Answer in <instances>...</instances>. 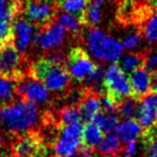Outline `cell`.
I'll return each instance as SVG.
<instances>
[{
    "instance_id": "obj_6",
    "label": "cell",
    "mask_w": 157,
    "mask_h": 157,
    "mask_svg": "<svg viewBox=\"0 0 157 157\" xmlns=\"http://www.w3.org/2000/svg\"><path fill=\"white\" fill-rule=\"evenodd\" d=\"M67 70L69 75L78 82H88L98 65L81 46H74L68 53Z\"/></svg>"
},
{
    "instance_id": "obj_10",
    "label": "cell",
    "mask_w": 157,
    "mask_h": 157,
    "mask_svg": "<svg viewBox=\"0 0 157 157\" xmlns=\"http://www.w3.org/2000/svg\"><path fill=\"white\" fill-rule=\"evenodd\" d=\"M16 92L18 98L33 103L35 105H44L50 96L48 88L42 82L29 74L16 81Z\"/></svg>"
},
{
    "instance_id": "obj_20",
    "label": "cell",
    "mask_w": 157,
    "mask_h": 157,
    "mask_svg": "<svg viewBox=\"0 0 157 157\" xmlns=\"http://www.w3.org/2000/svg\"><path fill=\"white\" fill-rule=\"evenodd\" d=\"M22 13V3L18 0H0V21L11 22Z\"/></svg>"
},
{
    "instance_id": "obj_7",
    "label": "cell",
    "mask_w": 157,
    "mask_h": 157,
    "mask_svg": "<svg viewBox=\"0 0 157 157\" xmlns=\"http://www.w3.org/2000/svg\"><path fill=\"white\" fill-rule=\"evenodd\" d=\"M83 125L81 123L59 127V133L54 142L56 157H72L82 146Z\"/></svg>"
},
{
    "instance_id": "obj_23",
    "label": "cell",
    "mask_w": 157,
    "mask_h": 157,
    "mask_svg": "<svg viewBox=\"0 0 157 157\" xmlns=\"http://www.w3.org/2000/svg\"><path fill=\"white\" fill-rule=\"evenodd\" d=\"M90 0H57V8L63 10L65 13H69L78 16L82 22L84 11H85Z\"/></svg>"
},
{
    "instance_id": "obj_3",
    "label": "cell",
    "mask_w": 157,
    "mask_h": 157,
    "mask_svg": "<svg viewBox=\"0 0 157 157\" xmlns=\"http://www.w3.org/2000/svg\"><path fill=\"white\" fill-rule=\"evenodd\" d=\"M86 45L93 57L100 61L118 60L124 51L120 41L97 28H93L87 33Z\"/></svg>"
},
{
    "instance_id": "obj_4",
    "label": "cell",
    "mask_w": 157,
    "mask_h": 157,
    "mask_svg": "<svg viewBox=\"0 0 157 157\" xmlns=\"http://www.w3.org/2000/svg\"><path fill=\"white\" fill-rule=\"evenodd\" d=\"M25 56L18 52L13 42L0 45V75L18 81L28 74L29 69H25Z\"/></svg>"
},
{
    "instance_id": "obj_31",
    "label": "cell",
    "mask_w": 157,
    "mask_h": 157,
    "mask_svg": "<svg viewBox=\"0 0 157 157\" xmlns=\"http://www.w3.org/2000/svg\"><path fill=\"white\" fill-rule=\"evenodd\" d=\"M137 151V144H136V141H130L127 142L126 145L122 148V155L123 157H131Z\"/></svg>"
},
{
    "instance_id": "obj_1",
    "label": "cell",
    "mask_w": 157,
    "mask_h": 157,
    "mask_svg": "<svg viewBox=\"0 0 157 157\" xmlns=\"http://www.w3.org/2000/svg\"><path fill=\"white\" fill-rule=\"evenodd\" d=\"M40 121L38 108L28 101H14L0 107V132L14 139L33 131Z\"/></svg>"
},
{
    "instance_id": "obj_28",
    "label": "cell",
    "mask_w": 157,
    "mask_h": 157,
    "mask_svg": "<svg viewBox=\"0 0 157 157\" xmlns=\"http://www.w3.org/2000/svg\"><path fill=\"white\" fill-rule=\"evenodd\" d=\"M142 40V33L140 30L132 31L129 35H127L126 37L123 39V41L121 42L124 48L127 50H131V48H135L141 43Z\"/></svg>"
},
{
    "instance_id": "obj_21",
    "label": "cell",
    "mask_w": 157,
    "mask_h": 157,
    "mask_svg": "<svg viewBox=\"0 0 157 157\" xmlns=\"http://www.w3.org/2000/svg\"><path fill=\"white\" fill-rule=\"evenodd\" d=\"M145 53H129V54H126L125 56H123V58L121 59L120 68L126 74H129L133 70L145 66Z\"/></svg>"
},
{
    "instance_id": "obj_29",
    "label": "cell",
    "mask_w": 157,
    "mask_h": 157,
    "mask_svg": "<svg viewBox=\"0 0 157 157\" xmlns=\"http://www.w3.org/2000/svg\"><path fill=\"white\" fill-rule=\"evenodd\" d=\"M13 40V28L9 22L0 21V45L12 42Z\"/></svg>"
},
{
    "instance_id": "obj_11",
    "label": "cell",
    "mask_w": 157,
    "mask_h": 157,
    "mask_svg": "<svg viewBox=\"0 0 157 157\" xmlns=\"http://www.w3.org/2000/svg\"><path fill=\"white\" fill-rule=\"evenodd\" d=\"M66 39V31L55 21L40 27L39 31H36L33 43L38 44L41 50L52 51L63 45Z\"/></svg>"
},
{
    "instance_id": "obj_12",
    "label": "cell",
    "mask_w": 157,
    "mask_h": 157,
    "mask_svg": "<svg viewBox=\"0 0 157 157\" xmlns=\"http://www.w3.org/2000/svg\"><path fill=\"white\" fill-rule=\"evenodd\" d=\"M78 108L81 115V121H83L84 123L94 122L101 111L100 94L98 90H95L87 86L78 99Z\"/></svg>"
},
{
    "instance_id": "obj_17",
    "label": "cell",
    "mask_w": 157,
    "mask_h": 157,
    "mask_svg": "<svg viewBox=\"0 0 157 157\" xmlns=\"http://www.w3.org/2000/svg\"><path fill=\"white\" fill-rule=\"evenodd\" d=\"M103 7L105 0H90L82 17V23L84 26L94 27L98 25L102 17Z\"/></svg>"
},
{
    "instance_id": "obj_24",
    "label": "cell",
    "mask_w": 157,
    "mask_h": 157,
    "mask_svg": "<svg viewBox=\"0 0 157 157\" xmlns=\"http://www.w3.org/2000/svg\"><path fill=\"white\" fill-rule=\"evenodd\" d=\"M56 23L63 29L65 31H68L70 33L76 35L80 33L82 29V26H84L81 20L75 15H72L69 13H61L59 16H56Z\"/></svg>"
},
{
    "instance_id": "obj_35",
    "label": "cell",
    "mask_w": 157,
    "mask_h": 157,
    "mask_svg": "<svg viewBox=\"0 0 157 157\" xmlns=\"http://www.w3.org/2000/svg\"><path fill=\"white\" fill-rule=\"evenodd\" d=\"M102 157H117V156H102Z\"/></svg>"
},
{
    "instance_id": "obj_5",
    "label": "cell",
    "mask_w": 157,
    "mask_h": 157,
    "mask_svg": "<svg viewBox=\"0 0 157 157\" xmlns=\"http://www.w3.org/2000/svg\"><path fill=\"white\" fill-rule=\"evenodd\" d=\"M102 85L105 95L120 105L124 99L131 97V87L126 73L116 63H112L105 72Z\"/></svg>"
},
{
    "instance_id": "obj_32",
    "label": "cell",
    "mask_w": 157,
    "mask_h": 157,
    "mask_svg": "<svg viewBox=\"0 0 157 157\" xmlns=\"http://www.w3.org/2000/svg\"><path fill=\"white\" fill-rule=\"evenodd\" d=\"M145 67L151 72H157V53H154L151 56H146Z\"/></svg>"
},
{
    "instance_id": "obj_25",
    "label": "cell",
    "mask_w": 157,
    "mask_h": 157,
    "mask_svg": "<svg viewBox=\"0 0 157 157\" xmlns=\"http://www.w3.org/2000/svg\"><path fill=\"white\" fill-rule=\"evenodd\" d=\"M141 33L150 43H157V12L148 14L141 23Z\"/></svg>"
},
{
    "instance_id": "obj_33",
    "label": "cell",
    "mask_w": 157,
    "mask_h": 157,
    "mask_svg": "<svg viewBox=\"0 0 157 157\" xmlns=\"http://www.w3.org/2000/svg\"><path fill=\"white\" fill-rule=\"evenodd\" d=\"M143 137H157V123L151 128L145 129L143 131Z\"/></svg>"
},
{
    "instance_id": "obj_19",
    "label": "cell",
    "mask_w": 157,
    "mask_h": 157,
    "mask_svg": "<svg viewBox=\"0 0 157 157\" xmlns=\"http://www.w3.org/2000/svg\"><path fill=\"white\" fill-rule=\"evenodd\" d=\"M96 148L99 153L103 154L105 156H117L118 153L122 152L123 147L121 145V140L117 138V136L108 133L107 136L102 137Z\"/></svg>"
},
{
    "instance_id": "obj_13",
    "label": "cell",
    "mask_w": 157,
    "mask_h": 157,
    "mask_svg": "<svg viewBox=\"0 0 157 157\" xmlns=\"http://www.w3.org/2000/svg\"><path fill=\"white\" fill-rule=\"evenodd\" d=\"M129 84L131 87V97L141 100L152 92V73L143 66L129 73Z\"/></svg>"
},
{
    "instance_id": "obj_34",
    "label": "cell",
    "mask_w": 157,
    "mask_h": 157,
    "mask_svg": "<svg viewBox=\"0 0 157 157\" xmlns=\"http://www.w3.org/2000/svg\"><path fill=\"white\" fill-rule=\"evenodd\" d=\"M78 157H94L90 151H85V150H82V153L78 155Z\"/></svg>"
},
{
    "instance_id": "obj_26",
    "label": "cell",
    "mask_w": 157,
    "mask_h": 157,
    "mask_svg": "<svg viewBox=\"0 0 157 157\" xmlns=\"http://www.w3.org/2000/svg\"><path fill=\"white\" fill-rule=\"evenodd\" d=\"M94 123L99 127L102 133H112L116 130L118 126V118L116 115H114L113 113H99L98 116L95 118Z\"/></svg>"
},
{
    "instance_id": "obj_30",
    "label": "cell",
    "mask_w": 157,
    "mask_h": 157,
    "mask_svg": "<svg viewBox=\"0 0 157 157\" xmlns=\"http://www.w3.org/2000/svg\"><path fill=\"white\" fill-rule=\"evenodd\" d=\"M145 157H157V137H144Z\"/></svg>"
},
{
    "instance_id": "obj_9",
    "label": "cell",
    "mask_w": 157,
    "mask_h": 157,
    "mask_svg": "<svg viewBox=\"0 0 157 157\" xmlns=\"http://www.w3.org/2000/svg\"><path fill=\"white\" fill-rule=\"evenodd\" d=\"M11 152L13 157H44L46 145L41 133L33 130L15 138Z\"/></svg>"
},
{
    "instance_id": "obj_2",
    "label": "cell",
    "mask_w": 157,
    "mask_h": 157,
    "mask_svg": "<svg viewBox=\"0 0 157 157\" xmlns=\"http://www.w3.org/2000/svg\"><path fill=\"white\" fill-rule=\"evenodd\" d=\"M28 74L39 80L48 90L63 93L69 90L71 76L68 73L66 65L58 56H46L29 65Z\"/></svg>"
},
{
    "instance_id": "obj_14",
    "label": "cell",
    "mask_w": 157,
    "mask_h": 157,
    "mask_svg": "<svg viewBox=\"0 0 157 157\" xmlns=\"http://www.w3.org/2000/svg\"><path fill=\"white\" fill-rule=\"evenodd\" d=\"M13 28V42L14 46L18 52L24 53L29 48L30 43H33L35 27L27 20H15L12 25Z\"/></svg>"
},
{
    "instance_id": "obj_22",
    "label": "cell",
    "mask_w": 157,
    "mask_h": 157,
    "mask_svg": "<svg viewBox=\"0 0 157 157\" xmlns=\"http://www.w3.org/2000/svg\"><path fill=\"white\" fill-rule=\"evenodd\" d=\"M56 118V123L59 126H66V125H73L81 123V115L78 111V105H71L65 107L58 112L57 116H54Z\"/></svg>"
},
{
    "instance_id": "obj_18",
    "label": "cell",
    "mask_w": 157,
    "mask_h": 157,
    "mask_svg": "<svg viewBox=\"0 0 157 157\" xmlns=\"http://www.w3.org/2000/svg\"><path fill=\"white\" fill-rule=\"evenodd\" d=\"M16 98V81L0 75V107L14 102Z\"/></svg>"
},
{
    "instance_id": "obj_15",
    "label": "cell",
    "mask_w": 157,
    "mask_h": 157,
    "mask_svg": "<svg viewBox=\"0 0 157 157\" xmlns=\"http://www.w3.org/2000/svg\"><path fill=\"white\" fill-rule=\"evenodd\" d=\"M143 131L141 125L136 120H124L118 123L115 132L121 141L127 143L130 141H136L138 138L143 135Z\"/></svg>"
},
{
    "instance_id": "obj_27",
    "label": "cell",
    "mask_w": 157,
    "mask_h": 157,
    "mask_svg": "<svg viewBox=\"0 0 157 157\" xmlns=\"http://www.w3.org/2000/svg\"><path fill=\"white\" fill-rule=\"evenodd\" d=\"M138 105H139V100L132 98V97H128L117 105L116 111L120 114L121 117L124 120H135Z\"/></svg>"
},
{
    "instance_id": "obj_16",
    "label": "cell",
    "mask_w": 157,
    "mask_h": 157,
    "mask_svg": "<svg viewBox=\"0 0 157 157\" xmlns=\"http://www.w3.org/2000/svg\"><path fill=\"white\" fill-rule=\"evenodd\" d=\"M102 131L99 129V127L94 122L86 123L85 126H83V132H82V150L90 151L97 147L100 140L102 139Z\"/></svg>"
},
{
    "instance_id": "obj_8",
    "label": "cell",
    "mask_w": 157,
    "mask_h": 157,
    "mask_svg": "<svg viewBox=\"0 0 157 157\" xmlns=\"http://www.w3.org/2000/svg\"><path fill=\"white\" fill-rule=\"evenodd\" d=\"M57 9L52 0H25L22 3V12L26 20L39 28L55 21Z\"/></svg>"
}]
</instances>
